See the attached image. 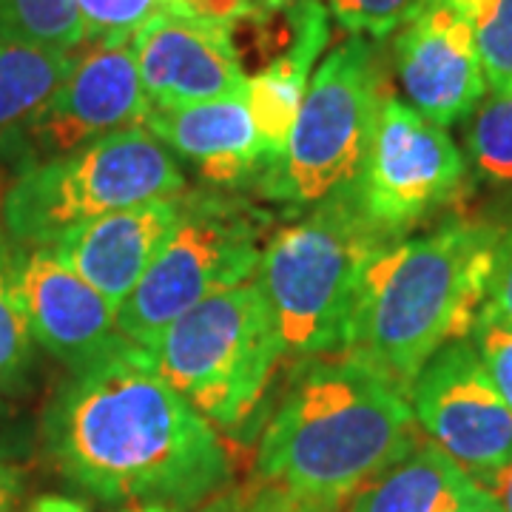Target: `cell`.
I'll list each match as a JSON object with an SVG mask.
<instances>
[{
    "instance_id": "1",
    "label": "cell",
    "mask_w": 512,
    "mask_h": 512,
    "mask_svg": "<svg viewBox=\"0 0 512 512\" xmlns=\"http://www.w3.org/2000/svg\"><path fill=\"white\" fill-rule=\"evenodd\" d=\"M43 447L60 476L103 501L183 512L231 476L214 424L128 339L69 370L43 410Z\"/></svg>"
},
{
    "instance_id": "2",
    "label": "cell",
    "mask_w": 512,
    "mask_h": 512,
    "mask_svg": "<svg viewBox=\"0 0 512 512\" xmlns=\"http://www.w3.org/2000/svg\"><path fill=\"white\" fill-rule=\"evenodd\" d=\"M421 441L402 387L339 353L293 382L262 433L256 478L336 512Z\"/></svg>"
},
{
    "instance_id": "3",
    "label": "cell",
    "mask_w": 512,
    "mask_h": 512,
    "mask_svg": "<svg viewBox=\"0 0 512 512\" xmlns=\"http://www.w3.org/2000/svg\"><path fill=\"white\" fill-rule=\"evenodd\" d=\"M501 234L493 222L450 220L382 245L367 265L342 353L407 393L444 345L470 339Z\"/></svg>"
},
{
    "instance_id": "4",
    "label": "cell",
    "mask_w": 512,
    "mask_h": 512,
    "mask_svg": "<svg viewBox=\"0 0 512 512\" xmlns=\"http://www.w3.org/2000/svg\"><path fill=\"white\" fill-rule=\"evenodd\" d=\"M353 188L308 208L265 242L256 279L274 316L282 353H342L370 259L387 245Z\"/></svg>"
},
{
    "instance_id": "5",
    "label": "cell",
    "mask_w": 512,
    "mask_h": 512,
    "mask_svg": "<svg viewBox=\"0 0 512 512\" xmlns=\"http://www.w3.org/2000/svg\"><path fill=\"white\" fill-rule=\"evenodd\" d=\"M183 191L180 160L146 126H131L12 177L0 217L20 248H52L100 217Z\"/></svg>"
},
{
    "instance_id": "6",
    "label": "cell",
    "mask_w": 512,
    "mask_h": 512,
    "mask_svg": "<svg viewBox=\"0 0 512 512\" xmlns=\"http://www.w3.org/2000/svg\"><path fill=\"white\" fill-rule=\"evenodd\" d=\"M376 43L350 35L322 57L285 154L256 183L259 194L293 208H313L356 185L376 117L390 94Z\"/></svg>"
},
{
    "instance_id": "7",
    "label": "cell",
    "mask_w": 512,
    "mask_h": 512,
    "mask_svg": "<svg viewBox=\"0 0 512 512\" xmlns=\"http://www.w3.org/2000/svg\"><path fill=\"white\" fill-rule=\"evenodd\" d=\"M148 353L165 382L225 430L248 421L285 356L256 276L191 308Z\"/></svg>"
},
{
    "instance_id": "8",
    "label": "cell",
    "mask_w": 512,
    "mask_h": 512,
    "mask_svg": "<svg viewBox=\"0 0 512 512\" xmlns=\"http://www.w3.org/2000/svg\"><path fill=\"white\" fill-rule=\"evenodd\" d=\"M265 217L248 202L214 191H185V211L140 285L117 308V330L151 350L180 316L214 293L254 279Z\"/></svg>"
},
{
    "instance_id": "9",
    "label": "cell",
    "mask_w": 512,
    "mask_h": 512,
    "mask_svg": "<svg viewBox=\"0 0 512 512\" xmlns=\"http://www.w3.org/2000/svg\"><path fill=\"white\" fill-rule=\"evenodd\" d=\"M148 111L131 37L86 40L74 49L63 83L0 140V171L12 180L114 131L143 126Z\"/></svg>"
},
{
    "instance_id": "10",
    "label": "cell",
    "mask_w": 512,
    "mask_h": 512,
    "mask_svg": "<svg viewBox=\"0 0 512 512\" xmlns=\"http://www.w3.org/2000/svg\"><path fill=\"white\" fill-rule=\"evenodd\" d=\"M464 177V154L447 128L387 94L353 185L370 225L390 242L407 237L456 197Z\"/></svg>"
},
{
    "instance_id": "11",
    "label": "cell",
    "mask_w": 512,
    "mask_h": 512,
    "mask_svg": "<svg viewBox=\"0 0 512 512\" xmlns=\"http://www.w3.org/2000/svg\"><path fill=\"white\" fill-rule=\"evenodd\" d=\"M407 399L421 436L473 481L512 458V410L478 362L470 339L444 345L421 367Z\"/></svg>"
},
{
    "instance_id": "12",
    "label": "cell",
    "mask_w": 512,
    "mask_h": 512,
    "mask_svg": "<svg viewBox=\"0 0 512 512\" xmlns=\"http://www.w3.org/2000/svg\"><path fill=\"white\" fill-rule=\"evenodd\" d=\"M476 0H424L393 40V66L413 109L447 128L487 97L476 43Z\"/></svg>"
},
{
    "instance_id": "13",
    "label": "cell",
    "mask_w": 512,
    "mask_h": 512,
    "mask_svg": "<svg viewBox=\"0 0 512 512\" xmlns=\"http://www.w3.org/2000/svg\"><path fill=\"white\" fill-rule=\"evenodd\" d=\"M131 52L151 106L242 97L248 86L228 20L165 12L134 32Z\"/></svg>"
},
{
    "instance_id": "14",
    "label": "cell",
    "mask_w": 512,
    "mask_h": 512,
    "mask_svg": "<svg viewBox=\"0 0 512 512\" xmlns=\"http://www.w3.org/2000/svg\"><path fill=\"white\" fill-rule=\"evenodd\" d=\"M18 282L35 345L69 370L89 365L123 339L109 299L55 248H20Z\"/></svg>"
},
{
    "instance_id": "15",
    "label": "cell",
    "mask_w": 512,
    "mask_h": 512,
    "mask_svg": "<svg viewBox=\"0 0 512 512\" xmlns=\"http://www.w3.org/2000/svg\"><path fill=\"white\" fill-rule=\"evenodd\" d=\"M183 211L185 191L177 197L140 202L77 228L52 248L117 311L163 254Z\"/></svg>"
},
{
    "instance_id": "16",
    "label": "cell",
    "mask_w": 512,
    "mask_h": 512,
    "mask_svg": "<svg viewBox=\"0 0 512 512\" xmlns=\"http://www.w3.org/2000/svg\"><path fill=\"white\" fill-rule=\"evenodd\" d=\"M143 126L217 188L259 183L271 165L245 94L174 109L151 106Z\"/></svg>"
},
{
    "instance_id": "17",
    "label": "cell",
    "mask_w": 512,
    "mask_h": 512,
    "mask_svg": "<svg viewBox=\"0 0 512 512\" xmlns=\"http://www.w3.org/2000/svg\"><path fill=\"white\" fill-rule=\"evenodd\" d=\"M285 12L291 18L288 46L262 72L248 77L245 86V100L271 165L285 154L293 123L311 86L313 66L330 40V12L322 0H302Z\"/></svg>"
},
{
    "instance_id": "18",
    "label": "cell",
    "mask_w": 512,
    "mask_h": 512,
    "mask_svg": "<svg viewBox=\"0 0 512 512\" xmlns=\"http://www.w3.org/2000/svg\"><path fill=\"white\" fill-rule=\"evenodd\" d=\"M478 484L424 439L350 498L348 512H456Z\"/></svg>"
},
{
    "instance_id": "19",
    "label": "cell",
    "mask_w": 512,
    "mask_h": 512,
    "mask_svg": "<svg viewBox=\"0 0 512 512\" xmlns=\"http://www.w3.org/2000/svg\"><path fill=\"white\" fill-rule=\"evenodd\" d=\"M72 63L74 52L0 40V140L55 92Z\"/></svg>"
},
{
    "instance_id": "20",
    "label": "cell",
    "mask_w": 512,
    "mask_h": 512,
    "mask_svg": "<svg viewBox=\"0 0 512 512\" xmlns=\"http://www.w3.org/2000/svg\"><path fill=\"white\" fill-rule=\"evenodd\" d=\"M20 245L0 217V393L23 396L35 373V339L26 322L18 282Z\"/></svg>"
},
{
    "instance_id": "21",
    "label": "cell",
    "mask_w": 512,
    "mask_h": 512,
    "mask_svg": "<svg viewBox=\"0 0 512 512\" xmlns=\"http://www.w3.org/2000/svg\"><path fill=\"white\" fill-rule=\"evenodd\" d=\"M0 40L74 52L83 23L74 0H0Z\"/></svg>"
},
{
    "instance_id": "22",
    "label": "cell",
    "mask_w": 512,
    "mask_h": 512,
    "mask_svg": "<svg viewBox=\"0 0 512 512\" xmlns=\"http://www.w3.org/2000/svg\"><path fill=\"white\" fill-rule=\"evenodd\" d=\"M467 151L484 180L512 185V94H490L470 114Z\"/></svg>"
},
{
    "instance_id": "23",
    "label": "cell",
    "mask_w": 512,
    "mask_h": 512,
    "mask_svg": "<svg viewBox=\"0 0 512 512\" xmlns=\"http://www.w3.org/2000/svg\"><path fill=\"white\" fill-rule=\"evenodd\" d=\"M476 43L490 94H512V0H476Z\"/></svg>"
},
{
    "instance_id": "24",
    "label": "cell",
    "mask_w": 512,
    "mask_h": 512,
    "mask_svg": "<svg viewBox=\"0 0 512 512\" xmlns=\"http://www.w3.org/2000/svg\"><path fill=\"white\" fill-rule=\"evenodd\" d=\"M86 40H123L134 37L148 20L174 12L168 0H74Z\"/></svg>"
},
{
    "instance_id": "25",
    "label": "cell",
    "mask_w": 512,
    "mask_h": 512,
    "mask_svg": "<svg viewBox=\"0 0 512 512\" xmlns=\"http://www.w3.org/2000/svg\"><path fill=\"white\" fill-rule=\"evenodd\" d=\"M424 0H328V12L350 35L384 40L419 12Z\"/></svg>"
},
{
    "instance_id": "26",
    "label": "cell",
    "mask_w": 512,
    "mask_h": 512,
    "mask_svg": "<svg viewBox=\"0 0 512 512\" xmlns=\"http://www.w3.org/2000/svg\"><path fill=\"white\" fill-rule=\"evenodd\" d=\"M470 345L478 362L487 370L490 382L512 410V325L490 311H481L476 328L470 333Z\"/></svg>"
},
{
    "instance_id": "27",
    "label": "cell",
    "mask_w": 512,
    "mask_h": 512,
    "mask_svg": "<svg viewBox=\"0 0 512 512\" xmlns=\"http://www.w3.org/2000/svg\"><path fill=\"white\" fill-rule=\"evenodd\" d=\"M231 512H325L296 498L274 481L256 478L254 484L231 493Z\"/></svg>"
},
{
    "instance_id": "28",
    "label": "cell",
    "mask_w": 512,
    "mask_h": 512,
    "mask_svg": "<svg viewBox=\"0 0 512 512\" xmlns=\"http://www.w3.org/2000/svg\"><path fill=\"white\" fill-rule=\"evenodd\" d=\"M484 311L495 313V316H501L504 322L512 325V228L504 231L501 239H498Z\"/></svg>"
},
{
    "instance_id": "29",
    "label": "cell",
    "mask_w": 512,
    "mask_h": 512,
    "mask_svg": "<svg viewBox=\"0 0 512 512\" xmlns=\"http://www.w3.org/2000/svg\"><path fill=\"white\" fill-rule=\"evenodd\" d=\"M476 484L493 498L498 510L512 512V458L504 467H498L495 473H490V476L478 478Z\"/></svg>"
},
{
    "instance_id": "30",
    "label": "cell",
    "mask_w": 512,
    "mask_h": 512,
    "mask_svg": "<svg viewBox=\"0 0 512 512\" xmlns=\"http://www.w3.org/2000/svg\"><path fill=\"white\" fill-rule=\"evenodd\" d=\"M20 487H23V478H20L18 470L0 458V512L15 510V504H18L20 498Z\"/></svg>"
},
{
    "instance_id": "31",
    "label": "cell",
    "mask_w": 512,
    "mask_h": 512,
    "mask_svg": "<svg viewBox=\"0 0 512 512\" xmlns=\"http://www.w3.org/2000/svg\"><path fill=\"white\" fill-rule=\"evenodd\" d=\"M29 512H89L80 501L63 498V495H40L35 504L29 507Z\"/></svg>"
},
{
    "instance_id": "32",
    "label": "cell",
    "mask_w": 512,
    "mask_h": 512,
    "mask_svg": "<svg viewBox=\"0 0 512 512\" xmlns=\"http://www.w3.org/2000/svg\"><path fill=\"white\" fill-rule=\"evenodd\" d=\"M456 512H501V510L495 507L493 498H490V495L478 487L476 493L470 495V498H467V501H464V504H461Z\"/></svg>"
},
{
    "instance_id": "33",
    "label": "cell",
    "mask_w": 512,
    "mask_h": 512,
    "mask_svg": "<svg viewBox=\"0 0 512 512\" xmlns=\"http://www.w3.org/2000/svg\"><path fill=\"white\" fill-rule=\"evenodd\" d=\"M248 3L254 6L256 12H276V9H291L302 0H248Z\"/></svg>"
},
{
    "instance_id": "34",
    "label": "cell",
    "mask_w": 512,
    "mask_h": 512,
    "mask_svg": "<svg viewBox=\"0 0 512 512\" xmlns=\"http://www.w3.org/2000/svg\"><path fill=\"white\" fill-rule=\"evenodd\" d=\"M9 450H12V441H9V430H6V413L0 407V458L9 456Z\"/></svg>"
},
{
    "instance_id": "35",
    "label": "cell",
    "mask_w": 512,
    "mask_h": 512,
    "mask_svg": "<svg viewBox=\"0 0 512 512\" xmlns=\"http://www.w3.org/2000/svg\"><path fill=\"white\" fill-rule=\"evenodd\" d=\"M120 512H180L174 507H165V504H134V507H126Z\"/></svg>"
},
{
    "instance_id": "36",
    "label": "cell",
    "mask_w": 512,
    "mask_h": 512,
    "mask_svg": "<svg viewBox=\"0 0 512 512\" xmlns=\"http://www.w3.org/2000/svg\"><path fill=\"white\" fill-rule=\"evenodd\" d=\"M200 512H231V495H222L217 501H211V504Z\"/></svg>"
}]
</instances>
